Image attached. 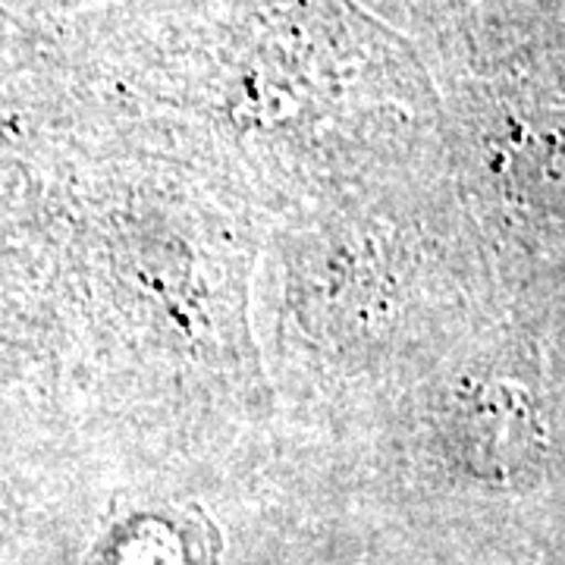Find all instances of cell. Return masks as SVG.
<instances>
[{
    "mask_svg": "<svg viewBox=\"0 0 565 565\" xmlns=\"http://www.w3.org/2000/svg\"><path fill=\"white\" fill-rule=\"evenodd\" d=\"M114 559L117 565H182L180 544L163 525L129 527Z\"/></svg>",
    "mask_w": 565,
    "mask_h": 565,
    "instance_id": "obj_1",
    "label": "cell"
}]
</instances>
